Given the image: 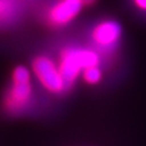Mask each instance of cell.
Instances as JSON below:
<instances>
[{
	"mask_svg": "<svg viewBox=\"0 0 146 146\" xmlns=\"http://www.w3.org/2000/svg\"><path fill=\"white\" fill-rule=\"evenodd\" d=\"M99 61V55L92 50L81 48H68L64 50L58 69L66 87H69L76 80L81 69L84 70L86 68L96 66Z\"/></svg>",
	"mask_w": 146,
	"mask_h": 146,
	"instance_id": "obj_1",
	"label": "cell"
},
{
	"mask_svg": "<svg viewBox=\"0 0 146 146\" xmlns=\"http://www.w3.org/2000/svg\"><path fill=\"white\" fill-rule=\"evenodd\" d=\"M34 72L36 74L43 87L51 92H61L66 88V84L63 79L58 67L49 58L39 56L33 64Z\"/></svg>",
	"mask_w": 146,
	"mask_h": 146,
	"instance_id": "obj_2",
	"label": "cell"
},
{
	"mask_svg": "<svg viewBox=\"0 0 146 146\" xmlns=\"http://www.w3.org/2000/svg\"><path fill=\"white\" fill-rule=\"evenodd\" d=\"M31 100V82H13L5 99V107L11 114H20L29 106Z\"/></svg>",
	"mask_w": 146,
	"mask_h": 146,
	"instance_id": "obj_3",
	"label": "cell"
},
{
	"mask_svg": "<svg viewBox=\"0 0 146 146\" xmlns=\"http://www.w3.org/2000/svg\"><path fill=\"white\" fill-rule=\"evenodd\" d=\"M121 36V28L119 24L114 21H105L94 28L92 38L100 47L108 49L115 47Z\"/></svg>",
	"mask_w": 146,
	"mask_h": 146,
	"instance_id": "obj_4",
	"label": "cell"
},
{
	"mask_svg": "<svg viewBox=\"0 0 146 146\" xmlns=\"http://www.w3.org/2000/svg\"><path fill=\"white\" fill-rule=\"evenodd\" d=\"M84 3L80 0H62L50 11L49 19L55 25H63L78 14Z\"/></svg>",
	"mask_w": 146,
	"mask_h": 146,
	"instance_id": "obj_5",
	"label": "cell"
},
{
	"mask_svg": "<svg viewBox=\"0 0 146 146\" xmlns=\"http://www.w3.org/2000/svg\"><path fill=\"white\" fill-rule=\"evenodd\" d=\"M102 74L98 66H92V67L86 68L84 70V78L89 84H96L101 80Z\"/></svg>",
	"mask_w": 146,
	"mask_h": 146,
	"instance_id": "obj_6",
	"label": "cell"
},
{
	"mask_svg": "<svg viewBox=\"0 0 146 146\" xmlns=\"http://www.w3.org/2000/svg\"><path fill=\"white\" fill-rule=\"evenodd\" d=\"M13 82H31V74L24 66H19L13 72Z\"/></svg>",
	"mask_w": 146,
	"mask_h": 146,
	"instance_id": "obj_7",
	"label": "cell"
},
{
	"mask_svg": "<svg viewBox=\"0 0 146 146\" xmlns=\"http://www.w3.org/2000/svg\"><path fill=\"white\" fill-rule=\"evenodd\" d=\"M134 2L136 3V5L142 9V10H146V0H134Z\"/></svg>",
	"mask_w": 146,
	"mask_h": 146,
	"instance_id": "obj_8",
	"label": "cell"
},
{
	"mask_svg": "<svg viewBox=\"0 0 146 146\" xmlns=\"http://www.w3.org/2000/svg\"><path fill=\"white\" fill-rule=\"evenodd\" d=\"M80 1L84 5V3H91V2H93L94 0H80Z\"/></svg>",
	"mask_w": 146,
	"mask_h": 146,
	"instance_id": "obj_9",
	"label": "cell"
},
{
	"mask_svg": "<svg viewBox=\"0 0 146 146\" xmlns=\"http://www.w3.org/2000/svg\"><path fill=\"white\" fill-rule=\"evenodd\" d=\"M2 11V2H1V0H0V12Z\"/></svg>",
	"mask_w": 146,
	"mask_h": 146,
	"instance_id": "obj_10",
	"label": "cell"
}]
</instances>
